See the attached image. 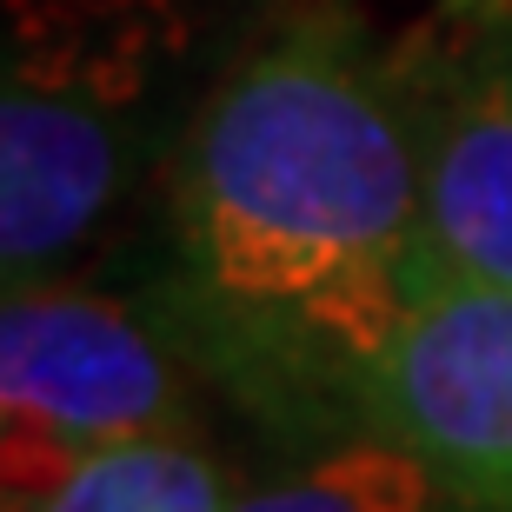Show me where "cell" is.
<instances>
[{
  "label": "cell",
  "instance_id": "cell-8",
  "mask_svg": "<svg viewBox=\"0 0 512 512\" xmlns=\"http://www.w3.org/2000/svg\"><path fill=\"white\" fill-rule=\"evenodd\" d=\"M439 14H446V20H473V27H479V20L506 14V0H439Z\"/></svg>",
  "mask_w": 512,
  "mask_h": 512
},
{
  "label": "cell",
  "instance_id": "cell-6",
  "mask_svg": "<svg viewBox=\"0 0 512 512\" xmlns=\"http://www.w3.org/2000/svg\"><path fill=\"white\" fill-rule=\"evenodd\" d=\"M233 499L227 459L187 433H147L74 459L54 486L7 499V512H227Z\"/></svg>",
  "mask_w": 512,
  "mask_h": 512
},
{
  "label": "cell",
  "instance_id": "cell-2",
  "mask_svg": "<svg viewBox=\"0 0 512 512\" xmlns=\"http://www.w3.org/2000/svg\"><path fill=\"white\" fill-rule=\"evenodd\" d=\"M187 0H7L0 87V266L7 286L54 280L94 247L147 160Z\"/></svg>",
  "mask_w": 512,
  "mask_h": 512
},
{
  "label": "cell",
  "instance_id": "cell-1",
  "mask_svg": "<svg viewBox=\"0 0 512 512\" xmlns=\"http://www.w3.org/2000/svg\"><path fill=\"white\" fill-rule=\"evenodd\" d=\"M173 280L200 360L280 393H346L433 247L406 80L346 20H293L213 80L167 173Z\"/></svg>",
  "mask_w": 512,
  "mask_h": 512
},
{
  "label": "cell",
  "instance_id": "cell-4",
  "mask_svg": "<svg viewBox=\"0 0 512 512\" xmlns=\"http://www.w3.org/2000/svg\"><path fill=\"white\" fill-rule=\"evenodd\" d=\"M360 419L406 446L453 506L512 512V286L426 247L360 380Z\"/></svg>",
  "mask_w": 512,
  "mask_h": 512
},
{
  "label": "cell",
  "instance_id": "cell-7",
  "mask_svg": "<svg viewBox=\"0 0 512 512\" xmlns=\"http://www.w3.org/2000/svg\"><path fill=\"white\" fill-rule=\"evenodd\" d=\"M439 479L386 433H360L313 466L253 486L227 512H439Z\"/></svg>",
  "mask_w": 512,
  "mask_h": 512
},
{
  "label": "cell",
  "instance_id": "cell-3",
  "mask_svg": "<svg viewBox=\"0 0 512 512\" xmlns=\"http://www.w3.org/2000/svg\"><path fill=\"white\" fill-rule=\"evenodd\" d=\"M187 353H200L180 306L94 293L74 280L7 286L0 313V413L7 499L54 486L74 459L147 433H187Z\"/></svg>",
  "mask_w": 512,
  "mask_h": 512
},
{
  "label": "cell",
  "instance_id": "cell-5",
  "mask_svg": "<svg viewBox=\"0 0 512 512\" xmlns=\"http://www.w3.org/2000/svg\"><path fill=\"white\" fill-rule=\"evenodd\" d=\"M426 173V227L446 260L512 286V20H479L466 47L406 80Z\"/></svg>",
  "mask_w": 512,
  "mask_h": 512
}]
</instances>
